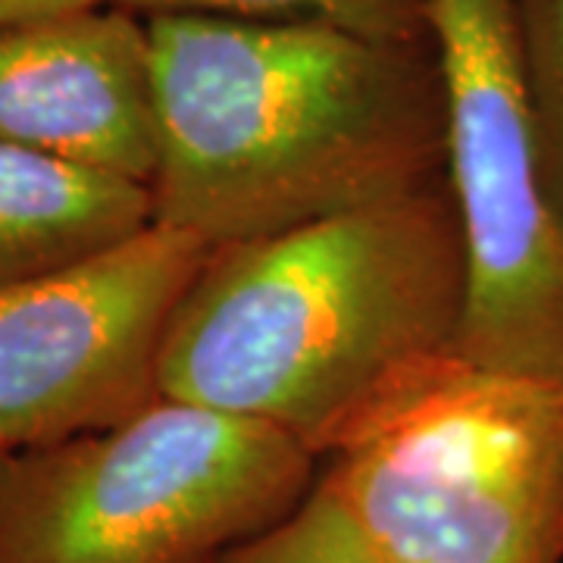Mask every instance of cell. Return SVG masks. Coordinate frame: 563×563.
I'll return each mask as SVG.
<instances>
[{"label":"cell","instance_id":"cell-1","mask_svg":"<svg viewBox=\"0 0 563 563\" xmlns=\"http://www.w3.org/2000/svg\"><path fill=\"white\" fill-rule=\"evenodd\" d=\"M154 222L254 242L448 185L429 41L322 22L151 16Z\"/></svg>","mask_w":563,"mask_h":563},{"label":"cell","instance_id":"cell-2","mask_svg":"<svg viewBox=\"0 0 563 563\" xmlns=\"http://www.w3.org/2000/svg\"><path fill=\"white\" fill-rule=\"evenodd\" d=\"M463 317L461 220L439 185L213 247L169 322L161 395L332 461L461 361Z\"/></svg>","mask_w":563,"mask_h":563},{"label":"cell","instance_id":"cell-3","mask_svg":"<svg viewBox=\"0 0 563 563\" xmlns=\"http://www.w3.org/2000/svg\"><path fill=\"white\" fill-rule=\"evenodd\" d=\"M317 479L320 461L279 429L161 398L113 429L3 454L0 563H217Z\"/></svg>","mask_w":563,"mask_h":563},{"label":"cell","instance_id":"cell-4","mask_svg":"<svg viewBox=\"0 0 563 563\" xmlns=\"http://www.w3.org/2000/svg\"><path fill=\"white\" fill-rule=\"evenodd\" d=\"M317 485L383 563H563V379L461 357Z\"/></svg>","mask_w":563,"mask_h":563},{"label":"cell","instance_id":"cell-5","mask_svg":"<svg viewBox=\"0 0 563 563\" xmlns=\"http://www.w3.org/2000/svg\"><path fill=\"white\" fill-rule=\"evenodd\" d=\"M429 32L466 254L461 357L563 379V232L539 181L514 0H432Z\"/></svg>","mask_w":563,"mask_h":563},{"label":"cell","instance_id":"cell-6","mask_svg":"<svg viewBox=\"0 0 563 563\" xmlns=\"http://www.w3.org/2000/svg\"><path fill=\"white\" fill-rule=\"evenodd\" d=\"M210 244L161 222L0 285V451L73 442L161 401L169 322Z\"/></svg>","mask_w":563,"mask_h":563},{"label":"cell","instance_id":"cell-7","mask_svg":"<svg viewBox=\"0 0 563 563\" xmlns=\"http://www.w3.org/2000/svg\"><path fill=\"white\" fill-rule=\"evenodd\" d=\"M0 141L151 188L157 117L147 20L98 7L0 29Z\"/></svg>","mask_w":563,"mask_h":563},{"label":"cell","instance_id":"cell-8","mask_svg":"<svg viewBox=\"0 0 563 563\" xmlns=\"http://www.w3.org/2000/svg\"><path fill=\"white\" fill-rule=\"evenodd\" d=\"M147 225V185L0 141V285L95 257Z\"/></svg>","mask_w":563,"mask_h":563},{"label":"cell","instance_id":"cell-9","mask_svg":"<svg viewBox=\"0 0 563 563\" xmlns=\"http://www.w3.org/2000/svg\"><path fill=\"white\" fill-rule=\"evenodd\" d=\"M141 20L229 16V20L322 22L366 38L429 41L432 0H113Z\"/></svg>","mask_w":563,"mask_h":563},{"label":"cell","instance_id":"cell-10","mask_svg":"<svg viewBox=\"0 0 563 563\" xmlns=\"http://www.w3.org/2000/svg\"><path fill=\"white\" fill-rule=\"evenodd\" d=\"M544 201L563 232V0H514Z\"/></svg>","mask_w":563,"mask_h":563},{"label":"cell","instance_id":"cell-11","mask_svg":"<svg viewBox=\"0 0 563 563\" xmlns=\"http://www.w3.org/2000/svg\"><path fill=\"white\" fill-rule=\"evenodd\" d=\"M217 563H383L320 485L285 520Z\"/></svg>","mask_w":563,"mask_h":563},{"label":"cell","instance_id":"cell-12","mask_svg":"<svg viewBox=\"0 0 563 563\" xmlns=\"http://www.w3.org/2000/svg\"><path fill=\"white\" fill-rule=\"evenodd\" d=\"M98 7H113V0H0V29L57 20V16L98 10Z\"/></svg>","mask_w":563,"mask_h":563},{"label":"cell","instance_id":"cell-13","mask_svg":"<svg viewBox=\"0 0 563 563\" xmlns=\"http://www.w3.org/2000/svg\"><path fill=\"white\" fill-rule=\"evenodd\" d=\"M3 454H7V451H0V461H3Z\"/></svg>","mask_w":563,"mask_h":563}]
</instances>
